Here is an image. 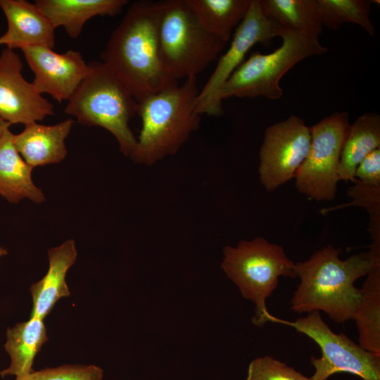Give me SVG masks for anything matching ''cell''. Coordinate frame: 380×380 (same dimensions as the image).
<instances>
[{
	"mask_svg": "<svg viewBox=\"0 0 380 380\" xmlns=\"http://www.w3.org/2000/svg\"><path fill=\"white\" fill-rule=\"evenodd\" d=\"M158 29V1H135L112 32L101 53L102 62L137 101L177 84L163 69Z\"/></svg>",
	"mask_w": 380,
	"mask_h": 380,
	"instance_id": "6da1fadb",
	"label": "cell"
},
{
	"mask_svg": "<svg viewBox=\"0 0 380 380\" xmlns=\"http://www.w3.org/2000/svg\"><path fill=\"white\" fill-rule=\"evenodd\" d=\"M340 252L329 245L295 263L300 282L291 300L293 312L323 311L336 323L353 319L360 299V289L354 284L368 274L372 257L368 251L343 260Z\"/></svg>",
	"mask_w": 380,
	"mask_h": 380,
	"instance_id": "7a4b0ae2",
	"label": "cell"
},
{
	"mask_svg": "<svg viewBox=\"0 0 380 380\" xmlns=\"http://www.w3.org/2000/svg\"><path fill=\"white\" fill-rule=\"evenodd\" d=\"M198 92L197 77H192L137 101L141 129L130 156L134 162L150 165L177 152L199 126Z\"/></svg>",
	"mask_w": 380,
	"mask_h": 380,
	"instance_id": "3957f363",
	"label": "cell"
},
{
	"mask_svg": "<svg viewBox=\"0 0 380 380\" xmlns=\"http://www.w3.org/2000/svg\"><path fill=\"white\" fill-rule=\"evenodd\" d=\"M65 113L81 124L107 129L120 151L131 156L137 138L129 121L137 114V101L120 80L101 61L89 63V70L68 100Z\"/></svg>",
	"mask_w": 380,
	"mask_h": 380,
	"instance_id": "277c9868",
	"label": "cell"
},
{
	"mask_svg": "<svg viewBox=\"0 0 380 380\" xmlns=\"http://www.w3.org/2000/svg\"><path fill=\"white\" fill-rule=\"evenodd\" d=\"M158 4V44L163 69L172 80L197 77L215 61L226 43L207 32L186 0Z\"/></svg>",
	"mask_w": 380,
	"mask_h": 380,
	"instance_id": "5b68a950",
	"label": "cell"
},
{
	"mask_svg": "<svg viewBox=\"0 0 380 380\" xmlns=\"http://www.w3.org/2000/svg\"><path fill=\"white\" fill-rule=\"evenodd\" d=\"M223 255L221 268L242 296L255 304L253 322L263 326L272 316L266 300L277 287L279 277H297L295 263L281 246L262 237L241 241L236 247L226 246Z\"/></svg>",
	"mask_w": 380,
	"mask_h": 380,
	"instance_id": "8992f818",
	"label": "cell"
},
{
	"mask_svg": "<svg viewBox=\"0 0 380 380\" xmlns=\"http://www.w3.org/2000/svg\"><path fill=\"white\" fill-rule=\"evenodd\" d=\"M281 46L270 53L253 52L234 70L221 89L222 101L229 97L264 96L277 100L283 96L282 77L306 58L327 52L318 38H311L279 26Z\"/></svg>",
	"mask_w": 380,
	"mask_h": 380,
	"instance_id": "52a82bcc",
	"label": "cell"
},
{
	"mask_svg": "<svg viewBox=\"0 0 380 380\" xmlns=\"http://www.w3.org/2000/svg\"><path fill=\"white\" fill-rule=\"evenodd\" d=\"M270 322L291 326L319 346L321 357H312L310 360L315 367L312 380H326L340 372L350 373L363 380H380V355L366 350L343 333H334L319 312H310L294 322L272 315Z\"/></svg>",
	"mask_w": 380,
	"mask_h": 380,
	"instance_id": "ba28073f",
	"label": "cell"
},
{
	"mask_svg": "<svg viewBox=\"0 0 380 380\" xmlns=\"http://www.w3.org/2000/svg\"><path fill=\"white\" fill-rule=\"evenodd\" d=\"M350 125L345 111L332 113L310 127L309 151L294 177L298 192L317 201L334 198L341 154Z\"/></svg>",
	"mask_w": 380,
	"mask_h": 380,
	"instance_id": "9c48e42d",
	"label": "cell"
},
{
	"mask_svg": "<svg viewBox=\"0 0 380 380\" xmlns=\"http://www.w3.org/2000/svg\"><path fill=\"white\" fill-rule=\"evenodd\" d=\"M279 30V25L263 14L259 0H252L229 47L219 58L214 71L198 92L196 109L199 115L220 116L223 113L220 93L224 83L245 60L252 46L258 43L270 45L272 39L278 37Z\"/></svg>",
	"mask_w": 380,
	"mask_h": 380,
	"instance_id": "30bf717a",
	"label": "cell"
},
{
	"mask_svg": "<svg viewBox=\"0 0 380 380\" xmlns=\"http://www.w3.org/2000/svg\"><path fill=\"white\" fill-rule=\"evenodd\" d=\"M310 141V127L295 115L266 128L258 174L267 191H272L294 178L308 153Z\"/></svg>",
	"mask_w": 380,
	"mask_h": 380,
	"instance_id": "8fae6325",
	"label": "cell"
},
{
	"mask_svg": "<svg viewBox=\"0 0 380 380\" xmlns=\"http://www.w3.org/2000/svg\"><path fill=\"white\" fill-rule=\"evenodd\" d=\"M23 62L13 49L0 53V118L10 125H25L54 115V107L27 81Z\"/></svg>",
	"mask_w": 380,
	"mask_h": 380,
	"instance_id": "7c38bea8",
	"label": "cell"
},
{
	"mask_svg": "<svg viewBox=\"0 0 380 380\" xmlns=\"http://www.w3.org/2000/svg\"><path fill=\"white\" fill-rule=\"evenodd\" d=\"M34 73L32 82L40 94H48L58 102L68 101L89 70L80 52L57 53L42 46L20 49Z\"/></svg>",
	"mask_w": 380,
	"mask_h": 380,
	"instance_id": "4fadbf2b",
	"label": "cell"
},
{
	"mask_svg": "<svg viewBox=\"0 0 380 380\" xmlns=\"http://www.w3.org/2000/svg\"><path fill=\"white\" fill-rule=\"evenodd\" d=\"M8 28L0 37V45L14 50L30 46L55 47V30L34 3L26 0H0Z\"/></svg>",
	"mask_w": 380,
	"mask_h": 380,
	"instance_id": "5bb4252c",
	"label": "cell"
},
{
	"mask_svg": "<svg viewBox=\"0 0 380 380\" xmlns=\"http://www.w3.org/2000/svg\"><path fill=\"white\" fill-rule=\"evenodd\" d=\"M73 120L67 119L53 125L32 122L19 134L13 135L14 145L31 167L57 163L67 155L65 140L70 132Z\"/></svg>",
	"mask_w": 380,
	"mask_h": 380,
	"instance_id": "9a60e30c",
	"label": "cell"
},
{
	"mask_svg": "<svg viewBox=\"0 0 380 380\" xmlns=\"http://www.w3.org/2000/svg\"><path fill=\"white\" fill-rule=\"evenodd\" d=\"M77 255L72 239L48 251L49 270L45 276L30 289L32 298L30 317L44 319L58 300L70 295L65 277L68 270L75 262Z\"/></svg>",
	"mask_w": 380,
	"mask_h": 380,
	"instance_id": "2e32d148",
	"label": "cell"
},
{
	"mask_svg": "<svg viewBox=\"0 0 380 380\" xmlns=\"http://www.w3.org/2000/svg\"><path fill=\"white\" fill-rule=\"evenodd\" d=\"M127 0H37L34 4L56 29L63 27L70 38L81 34L85 23L97 15L114 16Z\"/></svg>",
	"mask_w": 380,
	"mask_h": 380,
	"instance_id": "e0dca14e",
	"label": "cell"
},
{
	"mask_svg": "<svg viewBox=\"0 0 380 380\" xmlns=\"http://www.w3.org/2000/svg\"><path fill=\"white\" fill-rule=\"evenodd\" d=\"M9 127L0 137V194L11 203L24 198L39 203L45 200L43 192L32 179L33 167L16 149Z\"/></svg>",
	"mask_w": 380,
	"mask_h": 380,
	"instance_id": "ac0fdd59",
	"label": "cell"
},
{
	"mask_svg": "<svg viewBox=\"0 0 380 380\" xmlns=\"http://www.w3.org/2000/svg\"><path fill=\"white\" fill-rule=\"evenodd\" d=\"M6 338L4 347L11 365L1 371V376L20 378L32 372L34 357L49 339L44 319L30 317L27 321L16 324L7 329Z\"/></svg>",
	"mask_w": 380,
	"mask_h": 380,
	"instance_id": "d6986e66",
	"label": "cell"
},
{
	"mask_svg": "<svg viewBox=\"0 0 380 380\" xmlns=\"http://www.w3.org/2000/svg\"><path fill=\"white\" fill-rule=\"evenodd\" d=\"M372 265L360 289V299L353 319L359 345L380 355V255H371Z\"/></svg>",
	"mask_w": 380,
	"mask_h": 380,
	"instance_id": "ffe728a7",
	"label": "cell"
},
{
	"mask_svg": "<svg viewBox=\"0 0 380 380\" xmlns=\"http://www.w3.org/2000/svg\"><path fill=\"white\" fill-rule=\"evenodd\" d=\"M377 148H380V116L376 113H367L350 125L341 154L339 181L354 183L357 165Z\"/></svg>",
	"mask_w": 380,
	"mask_h": 380,
	"instance_id": "44dd1931",
	"label": "cell"
},
{
	"mask_svg": "<svg viewBox=\"0 0 380 380\" xmlns=\"http://www.w3.org/2000/svg\"><path fill=\"white\" fill-rule=\"evenodd\" d=\"M202 27L227 44L246 15L252 0H186Z\"/></svg>",
	"mask_w": 380,
	"mask_h": 380,
	"instance_id": "7402d4cb",
	"label": "cell"
},
{
	"mask_svg": "<svg viewBox=\"0 0 380 380\" xmlns=\"http://www.w3.org/2000/svg\"><path fill=\"white\" fill-rule=\"evenodd\" d=\"M263 14L279 26L318 38L323 25L317 0H259Z\"/></svg>",
	"mask_w": 380,
	"mask_h": 380,
	"instance_id": "603a6c76",
	"label": "cell"
},
{
	"mask_svg": "<svg viewBox=\"0 0 380 380\" xmlns=\"http://www.w3.org/2000/svg\"><path fill=\"white\" fill-rule=\"evenodd\" d=\"M319 18L323 25L337 30L343 23H355L369 35L374 34V26L369 17L371 1L367 0H317Z\"/></svg>",
	"mask_w": 380,
	"mask_h": 380,
	"instance_id": "cb8c5ba5",
	"label": "cell"
},
{
	"mask_svg": "<svg viewBox=\"0 0 380 380\" xmlns=\"http://www.w3.org/2000/svg\"><path fill=\"white\" fill-rule=\"evenodd\" d=\"M355 184L348 188V195L353 198L346 203L333 208L323 209L320 213L327 214L338 208L355 205L364 207L369 214L370 234L380 233V185L369 184L356 179Z\"/></svg>",
	"mask_w": 380,
	"mask_h": 380,
	"instance_id": "d4e9b609",
	"label": "cell"
},
{
	"mask_svg": "<svg viewBox=\"0 0 380 380\" xmlns=\"http://www.w3.org/2000/svg\"><path fill=\"white\" fill-rule=\"evenodd\" d=\"M246 380H312L286 364L266 355L252 360Z\"/></svg>",
	"mask_w": 380,
	"mask_h": 380,
	"instance_id": "484cf974",
	"label": "cell"
},
{
	"mask_svg": "<svg viewBox=\"0 0 380 380\" xmlns=\"http://www.w3.org/2000/svg\"><path fill=\"white\" fill-rule=\"evenodd\" d=\"M103 369L96 365H62L46 368L15 380H102Z\"/></svg>",
	"mask_w": 380,
	"mask_h": 380,
	"instance_id": "4316f807",
	"label": "cell"
},
{
	"mask_svg": "<svg viewBox=\"0 0 380 380\" xmlns=\"http://www.w3.org/2000/svg\"><path fill=\"white\" fill-rule=\"evenodd\" d=\"M355 178L364 183L380 185V148L371 152L360 163Z\"/></svg>",
	"mask_w": 380,
	"mask_h": 380,
	"instance_id": "83f0119b",
	"label": "cell"
},
{
	"mask_svg": "<svg viewBox=\"0 0 380 380\" xmlns=\"http://www.w3.org/2000/svg\"><path fill=\"white\" fill-rule=\"evenodd\" d=\"M10 126L11 125L8 122H6L0 118V137L4 132V131Z\"/></svg>",
	"mask_w": 380,
	"mask_h": 380,
	"instance_id": "f1b7e54d",
	"label": "cell"
},
{
	"mask_svg": "<svg viewBox=\"0 0 380 380\" xmlns=\"http://www.w3.org/2000/svg\"><path fill=\"white\" fill-rule=\"evenodd\" d=\"M7 253H8L6 248H4V247H0V258L7 255Z\"/></svg>",
	"mask_w": 380,
	"mask_h": 380,
	"instance_id": "f546056e",
	"label": "cell"
}]
</instances>
